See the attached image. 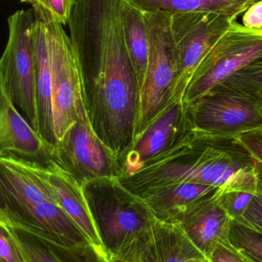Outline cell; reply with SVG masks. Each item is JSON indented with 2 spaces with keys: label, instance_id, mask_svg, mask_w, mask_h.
I'll list each match as a JSON object with an SVG mask.
<instances>
[{
  "label": "cell",
  "instance_id": "4dcf8cb0",
  "mask_svg": "<svg viewBox=\"0 0 262 262\" xmlns=\"http://www.w3.org/2000/svg\"><path fill=\"white\" fill-rule=\"evenodd\" d=\"M258 0H248V6H251V4H254V3L257 2Z\"/></svg>",
  "mask_w": 262,
  "mask_h": 262
},
{
  "label": "cell",
  "instance_id": "cb8c5ba5",
  "mask_svg": "<svg viewBox=\"0 0 262 262\" xmlns=\"http://www.w3.org/2000/svg\"><path fill=\"white\" fill-rule=\"evenodd\" d=\"M33 7L35 18L47 24L67 25L76 0H21Z\"/></svg>",
  "mask_w": 262,
  "mask_h": 262
},
{
  "label": "cell",
  "instance_id": "7c38bea8",
  "mask_svg": "<svg viewBox=\"0 0 262 262\" xmlns=\"http://www.w3.org/2000/svg\"><path fill=\"white\" fill-rule=\"evenodd\" d=\"M0 219L79 253L89 261H100L82 230L59 204L47 202L28 206L1 205Z\"/></svg>",
  "mask_w": 262,
  "mask_h": 262
},
{
  "label": "cell",
  "instance_id": "8992f818",
  "mask_svg": "<svg viewBox=\"0 0 262 262\" xmlns=\"http://www.w3.org/2000/svg\"><path fill=\"white\" fill-rule=\"evenodd\" d=\"M260 56L262 30L233 21L198 66L184 96L185 105L195 102Z\"/></svg>",
  "mask_w": 262,
  "mask_h": 262
},
{
  "label": "cell",
  "instance_id": "7402d4cb",
  "mask_svg": "<svg viewBox=\"0 0 262 262\" xmlns=\"http://www.w3.org/2000/svg\"><path fill=\"white\" fill-rule=\"evenodd\" d=\"M143 12L162 11L171 14L190 12H215L237 18L248 6V0H129Z\"/></svg>",
  "mask_w": 262,
  "mask_h": 262
},
{
  "label": "cell",
  "instance_id": "7a4b0ae2",
  "mask_svg": "<svg viewBox=\"0 0 262 262\" xmlns=\"http://www.w3.org/2000/svg\"><path fill=\"white\" fill-rule=\"evenodd\" d=\"M256 165L235 138L211 137L194 132L169 154L135 174L119 179L127 189L142 198L155 188L180 182L220 188Z\"/></svg>",
  "mask_w": 262,
  "mask_h": 262
},
{
  "label": "cell",
  "instance_id": "ac0fdd59",
  "mask_svg": "<svg viewBox=\"0 0 262 262\" xmlns=\"http://www.w3.org/2000/svg\"><path fill=\"white\" fill-rule=\"evenodd\" d=\"M217 187L202 184H170L151 190L142 199L159 220L180 223L187 211L198 202L215 194Z\"/></svg>",
  "mask_w": 262,
  "mask_h": 262
},
{
  "label": "cell",
  "instance_id": "5b68a950",
  "mask_svg": "<svg viewBox=\"0 0 262 262\" xmlns=\"http://www.w3.org/2000/svg\"><path fill=\"white\" fill-rule=\"evenodd\" d=\"M35 23L33 10H18L8 18V42L0 59V89L37 132Z\"/></svg>",
  "mask_w": 262,
  "mask_h": 262
},
{
  "label": "cell",
  "instance_id": "83f0119b",
  "mask_svg": "<svg viewBox=\"0 0 262 262\" xmlns=\"http://www.w3.org/2000/svg\"><path fill=\"white\" fill-rule=\"evenodd\" d=\"M234 138L251 154L262 169V127Z\"/></svg>",
  "mask_w": 262,
  "mask_h": 262
},
{
  "label": "cell",
  "instance_id": "8fae6325",
  "mask_svg": "<svg viewBox=\"0 0 262 262\" xmlns=\"http://www.w3.org/2000/svg\"><path fill=\"white\" fill-rule=\"evenodd\" d=\"M236 19L215 12L172 14L171 27L181 63L178 88L183 97L201 61Z\"/></svg>",
  "mask_w": 262,
  "mask_h": 262
},
{
  "label": "cell",
  "instance_id": "3957f363",
  "mask_svg": "<svg viewBox=\"0 0 262 262\" xmlns=\"http://www.w3.org/2000/svg\"><path fill=\"white\" fill-rule=\"evenodd\" d=\"M82 189L110 262L138 261L156 220L148 204L119 177L93 179L82 184Z\"/></svg>",
  "mask_w": 262,
  "mask_h": 262
},
{
  "label": "cell",
  "instance_id": "6da1fadb",
  "mask_svg": "<svg viewBox=\"0 0 262 262\" xmlns=\"http://www.w3.org/2000/svg\"><path fill=\"white\" fill-rule=\"evenodd\" d=\"M125 0H76L68 25L85 110L119 159L134 143L140 88L124 36Z\"/></svg>",
  "mask_w": 262,
  "mask_h": 262
},
{
  "label": "cell",
  "instance_id": "603a6c76",
  "mask_svg": "<svg viewBox=\"0 0 262 262\" xmlns=\"http://www.w3.org/2000/svg\"><path fill=\"white\" fill-rule=\"evenodd\" d=\"M217 86L252 96H261L262 56L237 70Z\"/></svg>",
  "mask_w": 262,
  "mask_h": 262
},
{
  "label": "cell",
  "instance_id": "f546056e",
  "mask_svg": "<svg viewBox=\"0 0 262 262\" xmlns=\"http://www.w3.org/2000/svg\"><path fill=\"white\" fill-rule=\"evenodd\" d=\"M242 16V24L250 29L262 30V0L251 4Z\"/></svg>",
  "mask_w": 262,
  "mask_h": 262
},
{
  "label": "cell",
  "instance_id": "4316f807",
  "mask_svg": "<svg viewBox=\"0 0 262 262\" xmlns=\"http://www.w3.org/2000/svg\"><path fill=\"white\" fill-rule=\"evenodd\" d=\"M0 262H24L11 232L0 223Z\"/></svg>",
  "mask_w": 262,
  "mask_h": 262
},
{
  "label": "cell",
  "instance_id": "4fadbf2b",
  "mask_svg": "<svg viewBox=\"0 0 262 262\" xmlns=\"http://www.w3.org/2000/svg\"><path fill=\"white\" fill-rule=\"evenodd\" d=\"M1 205L59 203L49 167L13 156H0Z\"/></svg>",
  "mask_w": 262,
  "mask_h": 262
},
{
  "label": "cell",
  "instance_id": "f1b7e54d",
  "mask_svg": "<svg viewBox=\"0 0 262 262\" xmlns=\"http://www.w3.org/2000/svg\"><path fill=\"white\" fill-rule=\"evenodd\" d=\"M208 262H250L231 241L219 244L208 257Z\"/></svg>",
  "mask_w": 262,
  "mask_h": 262
},
{
  "label": "cell",
  "instance_id": "ba28073f",
  "mask_svg": "<svg viewBox=\"0 0 262 262\" xmlns=\"http://www.w3.org/2000/svg\"><path fill=\"white\" fill-rule=\"evenodd\" d=\"M47 25L51 58L55 134L59 141L87 112L82 80L70 35L62 24Z\"/></svg>",
  "mask_w": 262,
  "mask_h": 262
},
{
  "label": "cell",
  "instance_id": "d6986e66",
  "mask_svg": "<svg viewBox=\"0 0 262 262\" xmlns=\"http://www.w3.org/2000/svg\"><path fill=\"white\" fill-rule=\"evenodd\" d=\"M208 262L179 223L156 219L144 262Z\"/></svg>",
  "mask_w": 262,
  "mask_h": 262
},
{
  "label": "cell",
  "instance_id": "277c9868",
  "mask_svg": "<svg viewBox=\"0 0 262 262\" xmlns=\"http://www.w3.org/2000/svg\"><path fill=\"white\" fill-rule=\"evenodd\" d=\"M145 14L149 34V58L140 90L135 141L167 108L184 99L178 88L181 63L171 27L172 14L162 11L145 12Z\"/></svg>",
  "mask_w": 262,
  "mask_h": 262
},
{
  "label": "cell",
  "instance_id": "9a60e30c",
  "mask_svg": "<svg viewBox=\"0 0 262 262\" xmlns=\"http://www.w3.org/2000/svg\"><path fill=\"white\" fill-rule=\"evenodd\" d=\"M214 194L195 204L179 223L208 262L216 246L229 240L234 222Z\"/></svg>",
  "mask_w": 262,
  "mask_h": 262
},
{
  "label": "cell",
  "instance_id": "e0dca14e",
  "mask_svg": "<svg viewBox=\"0 0 262 262\" xmlns=\"http://www.w3.org/2000/svg\"><path fill=\"white\" fill-rule=\"evenodd\" d=\"M34 38L36 54L37 133L53 149L58 141L55 134L53 119L52 65L47 24L36 19Z\"/></svg>",
  "mask_w": 262,
  "mask_h": 262
},
{
  "label": "cell",
  "instance_id": "2e32d148",
  "mask_svg": "<svg viewBox=\"0 0 262 262\" xmlns=\"http://www.w3.org/2000/svg\"><path fill=\"white\" fill-rule=\"evenodd\" d=\"M48 167L59 205L82 230L100 261L110 262L82 184L54 161Z\"/></svg>",
  "mask_w": 262,
  "mask_h": 262
},
{
  "label": "cell",
  "instance_id": "44dd1931",
  "mask_svg": "<svg viewBox=\"0 0 262 262\" xmlns=\"http://www.w3.org/2000/svg\"><path fill=\"white\" fill-rule=\"evenodd\" d=\"M16 240L24 262L89 261L76 251L62 248L26 228L1 220Z\"/></svg>",
  "mask_w": 262,
  "mask_h": 262
},
{
  "label": "cell",
  "instance_id": "30bf717a",
  "mask_svg": "<svg viewBox=\"0 0 262 262\" xmlns=\"http://www.w3.org/2000/svg\"><path fill=\"white\" fill-rule=\"evenodd\" d=\"M194 133L187 105L183 99L177 101L144 131L119 159L120 177L135 174L154 163L185 143Z\"/></svg>",
  "mask_w": 262,
  "mask_h": 262
},
{
  "label": "cell",
  "instance_id": "484cf974",
  "mask_svg": "<svg viewBox=\"0 0 262 262\" xmlns=\"http://www.w3.org/2000/svg\"><path fill=\"white\" fill-rule=\"evenodd\" d=\"M237 222L262 234V179L258 191Z\"/></svg>",
  "mask_w": 262,
  "mask_h": 262
},
{
  "label": "cell",
  "instance_id": "52a82bcc",
  "mask_svg": "<svg viewBox=\"0 0 262 262\" xmlns=\"http://www.w3.org/2000/svg\"><path fill=\"white\" fill-rule=\"evenodd\" d=\"M187 108L192 129L202 136L234 138L262 126V98L223 87Z\"/></svg>",
  "mask_w": 262,
  "mask_h": 262
},
{
  "label": "cell",
  "instance_id": "d4e9b609",
  "mask_svg": "<svg viewBox=\"0 0 262 262\" xmlns=\"http://www.w3.org/2000/svg\"><path fill=\"white\" fill-rule=\"evenodd\" d=\"M229 238L250 262L262 261V234L238 222H233Z\"/></svg>",
  "mask_w": 262,
  "mask_h": 262
},
{
  "label": "cell",
  "instance_id": "5bb4252c",
  "mask_svg": "<svg viewBox=\"0 0 262 262\" xmlns=\"http://www.w3.org/2000/svg\"><path fill=\"white\" fill-rule=\"evenodd\" d=\"M52 150L0 89V156H13L48 167Z\"/></svg>",
  "mask_w": 262,
  "mask_h": 262
},
{
  "label": "cell",
  "instance_id": "ffe728a7",
  "mask_svg": "<svg viewBox=\"0 0 262 262\" xmlns=\"http://www.w3.org/2000/svg\"><path fill=\"white\" fill-rule=\"evenodd\" d=\"M122 25L127 51L141 90L146 76L150 50L149 34L145 12L132 4L129 0H125Z\"/></svg>",
  "mask_w": 262,
  "mask_h": 262
},
{
  "label": "cell",
  "instance_id": "1f68e13d",
  "mask_svg": "<svg viewBox=\"0 0 262 262\" xmlns=\"http://www.w3.org/2000/svg\"><path fill=\"white\" fill-rule=\"evenodd\" d=\"M260 97H261V98H262V95H261V96H260ZM260 127H262V126H260Z\"/></svg>",
  "mask_w": 262,
  "mask_h": 262
},
{
  "label": "cell",
  "instance_id": "9c48e42d",
  "mask_svg": "<svg viewBox=\"0 0 262 262\" xmlns=\"http://www.w3.org/2000/svg\"><path fill=\"white\" fill-rule=\"evenodd\" d=\"M52 160L80 184L104 177H120L119 158L99 139L87 113L79 118L52 150Z\"/></svg>",
  "mask_w": 262,
  "mask_h": 262
}]
</instances>
